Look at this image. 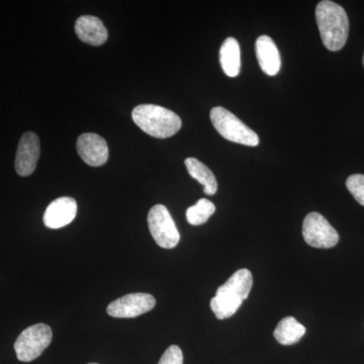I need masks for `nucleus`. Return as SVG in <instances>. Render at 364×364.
I'll return each instance as SVG.
<instances>
[{
	"label": "nucleus",
	"instance_id": "f257e3e1",
	"mask_svg": "<svg viewBox=\"0 0 364 364\" xmlns=\"http://www.w3.org/2000/svg\"><path fill=\"white\" fill-rule=\"evenodd\" d=\"M316 20L323 44L329 51H340L346 44L349 33V20L340 4L323 0L316 7Z\"/></svg>",
	"mask_w": 364,
	"mask_h": 364
},
{
	"label": "nucleus",
	"instance_id": "f03ea898",
	"mask_svg": "<svg viewBox=\"0 0 364 364\" xmlns=\"http://www.w3.org/2000/svg\"><path fill=\"white\" fill-rule=\"evenodd\" d=\"M252 286V273L246 268L237 270L226 284L218 287L215 296L210 299V309L215 317L225 320L234 316L248 299Z\"/></svg>",
	"mask_w": 364,
	"mask_h": 364
},
{
	"label": "nucleus",
	"instance_id": "7ed1b4c3",
	"mask_svg": "<svg viewBox=\"0 0 364 364\" xmlns=\"http://www.w3.org/2000/svg\"><path fill=\"white\" fill-rule=\"evenodd\" d=\"M134 123L154 138L166 139L181 130L182 122L176 112L156 105H140L132 112Z\"/></svg>",
	"mask_w": 364,
	"mask_h": 364
},
{
	"label": "nucleus",
	"instance_id": "20e7f679",
	"mask_svg": "<svg viewBox=\"0 0 364 364\" xmlns=\"http://www.w3.org/2000/svg\"><path fill=\"white\" fill-rule=\"evenodd\" d=\"M210 117L218 133L230 142L250 147H255L259 144L257 134L224 107H214L210 111Z\"/></svg>",
	"mask_w": 364,
	"mask_h": 364
},
{
	"label": "nucleus",
	"instance_id": "39448f33",
	"mask_svg": "<svg viewBox=\"0 0 364 364\" xmlns=\"http://www.w3.org/2000/svg\"><path fill=\"white\" fill-rule=\"evenodd\" d=\"M52 337L51 328L43 323L26 328L14 343V350L18 360L30 363L39 358L51 344Z\"/></svg>",
	"mask_w": 364,
	"mask_h": 364
},
{
	"label": "nucleus",
	"instance_id": "423d86ee",
	"mask_svg": "<svg viewBox=\"0 0 364 364\" xmlns=\"http://www.w3.org/2000/svg\"><path fill=\"white\" fill-rule=\"evenodd\" d=\"M148 226L157 245L172 249L178 245L181 235L169 210L163 205H156L148 214Z\"/></svg>",
	"mask_w": 364,
	"mask_h": 364
},
{
	"label": "nucleus",
	"instance_id": "0eeeda50",
	"mask_svg": "<svg viewBox=\"0 0 364 364\" xmlns=\"http://www.w3.org/2000/svg\"><path fill=\"white\" fill-rule=\"evenodd\" d=\"M303 236L306 243L315 248L329 249L338 244L339 234L324 215L310 213L303 223Z\"/></svg>",
	"mask_w": 364,
	"mask_h": 364
},
{
	"label": "nucleus",
	"instance_id": "6e6552de",
	"mask_svg": "<svg viewBox=\"0 0 364 364\" xmlns=\"http://www.w3.org/2000/svg\"><path fill=\"white\" fill-rule=\"evenodd\" d=\"M155 305L156 299L149 294H130L112 301L107 312L114 318H136L150 312Z\"/></svg>",
	"mask_w": 364,
	"mask_h": 364
},
{
	"label": "nucleus",
	"instance_id": "1a4fd4ad",
	"mask_svg": "<svg viewBox=\"0 0 364 364\" xmlns=\"http://www.w3.org/2000/svg\"><path fill=\"white\" fill-rule=\"evenodd\" d=\"M41 154L39 136L33 132H26L21 136L16 156V170L18 176H30L37 168Z\"/></svg>",
	"mask_w": 364,
	"mask_h": 364
},
{
	"label": "nucleus",
	"instance_id": "9d476101",
	"mask_svg": "<svg viewBox=\"0 0 364 364\" xmlns=\"http://www.w3.org/2000/svg\"><path fill=\"white\" fill-rule=\"evenodd\" d=\"M77 152L81 159L92 167L102 166L109 159V147L102 136L85 133L79 136Z\"/></svg>",
	"mask_w": 364,
	"mask_h": 364
},
{
	"label": "nucleus",
	"instance_id": "9b49d317",
	"mask_svg": "<svg viewBox=\"0 0 364 364\" xmlns=\"http://www.w3.org/2000/svg\"><path fill=\"white\" fill-rule=\"evenodd\" d=\"M77 214V203L74 198L63 196L53 200L44 214L46 227L60 229L70 224Z\"/></svg>",
	"mask_w": 364,
	"mask_h": 364
},
{
	"label": "nucleus",
	"instance_id": "f8f14e48",
	"mask_svg": "<svg viewBox=\"0 0 364 364\" xmlns=\"http://www.w3.org/2000/svg\"><path fill=\"white\" fill-rule=\"evenodd\" d=\"M256 56L262 71L268 76H275L282 67V58L277 45L268 36H260L256 40Z\"/></svg>",
	"mask_w": 364,
	"mask_h": 364
},
{
	"label": "nucleus",
	"instance_id": "ddd939ff",
	"mask_svg": "<svg viewBox=\"0 0 364 364\" xmlns=\"http://www.w3.org/2000/svg\"><path fill=\"white\" fill-rule=\"evenodd\" d=\"M75 32L79 39L86 44L100 46L107 40V31L97 16H80L75 23Z\"/></svg>",
	"mask_w": 364,
	"mask_h": 364
},
{
	"label": "nucleus",
	"instance_id": "4468645a",
	"mask_svg": "<svg viewBox=\"0 0 364 364\" xmlns=\"http://www.w3.org/2000/svg\"><path fill=\"white\" fill-rule=\"evenodd\" d=\"M220 64L229 77H236L241 70L240 45L235 38H227L220 49Z\"/></svg>",
	"mask_w": 364,
	"mask_h": 364
},
{
	"label": "nucleus",
	"instance_id": "2eb2a0df",
	"mask_svg": "<svg viewBox=\"0 0 364 364\" xmlns=\"http://www.w3.org/2000/svg\"><path fill=\"white\" fill-rule=\"evenodd\" d=\"M184 163L191 176L203 184L205 195L214 196L218 191V182L210 169L193 157L186 158Z\"/></svg>",
	"mask_w": 364,
	"mask_h": 364
},
{
	"label": "nucleus",
	"instance_id": "dca6fc26",
	"mask_svg": "<svg viewBox=\"0 0 364 364\" xmlns=\"http://www.w3.org/2000/svg\"><path fill=\"white\" fill-rule=\"evenodd\" d=\"M306 327L298 322L294 317L282 318L275 328L273 335L282 345H293L298 343L306 334Z\"/></svg>",
	"mask_w": 364,
	"mask_h": 364
},
{
	"label": "nucleus",
	"instance_id": "f3484780",
	"mask_svg": "<svg viewBox=\"0 0 364 364\" xmlns=\"http://www.w3.org/2000/svg\"><path fill=\"white\" fill-rule=\"evenodd\" d=\"M215 210L214 203L207 198H200L196 205H191L186 210V220L193 226L205 224L212 217Z\"/></svg>",
	"mask_w": 364,
	"mask_h": 364
},
{
	"label": "nucleus",
	"instance_id": "a211bd4d",
	"mask_svg": "<svg viewBox=\"0 0 364 364\" xmlns=\"http://www.w3.org/2000/svg\"><path fill=\"white\" fill-rule=\"evenodd\" d=\"M346 186L356 202L364 207V176L353 174L347 178Z\"/></svg>",
	"mask_w": 364,
	"mask_h": 364
},
{
	"label": "nucleus",
	"instance_id": "6ab92c4d",
	"mask_svg": "<svg viewBox=\"0 0 364 364\" xmlns=\"http://www.w3.org/2000/svg\"><path fill=\"white\" fill-rule=\"evenodd\" d=\"M158 364H183V353L177 345H171L160 358Z\"/></svg>",
	"mask_w": 364,
	"mask_h": 364
},
{
	"label": "nucleus",
	"instance_id": "aec40b11",
	"mask_svg": "<svg viewBox=\"0 0 364 364\" xmlns=\"http://www.w3.org/2000/svg\"><path fill=\"white\" fill-rule=\"evenodd\" d=\"M363 66H364V55H363Z\"/></svg>",
	"mask_w": 364,
	"mask_h": 364
},
{
	"label": "nucleus",
	"instance_id": "412c9836",
	"mask_svg": "<svg viewBox=\"0 0 364 364\" xmlns=\"http://www.w3.org/2000/svg\"><path fill=\"white\" fill-rule=\"evenodd\" d=\"M90 364H98V363H90Z\"/></svg>",
	"mask_w": 364,
	"mask_h": 364
}]
</instances>
